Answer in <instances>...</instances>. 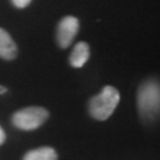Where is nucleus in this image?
Here are the masks:
<instances>
[{
    "label": "nucleus",
    "mask_w": 160,
    "mask_h": 160,
    "mask_svg": "<svg viewBox=\"0 0 160 160\" xmlns=\"http://www.w3.org/2000/svg\"><path fill=\"white\" fill-rule=\"evenodd\" d=\"M120 102V92L112 86H106L89 102V113L94 119L104 121L112 116Z\"/></svg>",
    "instance_id": "nucleus-1"
},
{
    "label": "nucleus",
    "mask_w": 160,
    "mask_h": 160,
    "mask_svg": "<svg viewBox=\"0 0 160 160\" xmlns=\"http://www.w3.org/2000/svg\"><path fill=\"white\" fill-rule=\"evenodd\" d=\"M138 107L145 119H154L159 113V83L154 80L145 82L138 92Z\"/></svg>",
    "instance_id": "nucleus-2"
},
{
    "label": "nucleus",
    "mask_w": 160,
    "mask_h": 160,
    "mask_svg": "<svg viewBox=\"0 0 160 160\" xmlns=\"http://www.w3.org/2000/svg\"><path fill=\"white\" fill-rule=\"evenodd\" d=\"M49 118V112L42 107H28L18 110L12 116L13 125L23 131H33L40 127Z\"/></svg>",
    "instance_id": "nucleus-3"
},
{
    "label": "nucleus",
    "mask_w": 160,
    "mask_h": 160,
    "mask_svg": "<svg viewBox=\"0 0 160 160\" xmlns=\"http://www.w3.org/2000/svg\"><path fill=\"white\" fill-rule=\"evenodd\" d=\"M80 29V23L77 18L72 17V16H67L64 17L59 24H58L57 29V42L58 45L61 48H68L74 38L76 37V34L78 32Z\"/></svg>",
    "instance_id": "nucleus-4"
},
{
    "label": "nucleus",
    "mask_w": 160,
    "mask_h": 160,
    "mask_svg": "<svg viewBox=\"0 0 160 160\" xmlns=\"http://www.w3.org/2000/svg\"><path fill=\"white\" fill-rule=\"evenodd\" d=\"M17 45L7 31L0 28V57L11 61L17 57Z\"/></svg>",
    "instance_id": "nucleus-5"
},
{
    "label": "nucleus",
    "mask_w": 160,
    "mask_h": 160,
    "mask_svg": "<svg viewBox=\"0 0 160 160\" xmlns=\"http://www.w3.org/2000/svg\"><path fill=\"white\" fill-rule=\"evenodd\" d=\"M89 56H90L89 45L84 42H80L74 48L69 58V62L74 68H82L89 59Z\"/></svg>",
    "instance_id": "nucleus-6"
},
{
    "label": "nucleus",
    "mask_w": 160,
    "mask_h": 160,
    "mask_svg": "<svg viewBox=\"0 0 160 160\" xmlns=\"http://www.w3.org/2000/svg\"><path fill=\"white\" fill-rule=\"evenodd\" d=\"M57 153L51 147L31 149L24 155L23 160H57Z\"/></svg>",
    "instance_id": "nucleus-7"
},
{
    "label": "nucleus",
    "mask_w": 160,
    "mask_h": 160,
    "mask_svg": "<svg viewBox=\"0 0 160 160\" xmlns=\"http://www.w3.org/2000/svg\"><path fill=\"white\" fill-rule=\"evenodd\" d=\"M32 0H12V2L14 4V6H17L18 8H24L29 5Z\"/></svg>",
    "instance_id": "nucleus-8"
},
{
    "label": "nucleus",
    "mask_w": 160,
    "mask_h": 160,
    "mask_svg": "<svg viewBox=\"0 0 160 160\" xmlns=\"http://www.w3.org/2000/svg\"><path fill=\"white\" fill-rule=\"evenodd\" d=\"M5 139H6L5 132H4V129L0 127V145H2V143L5 142Z\"/></svg>",
    "instance_id": "nucleus-9"
},
{
    "label": "nucleus",
    "mask_w": 160,
    "mask_h": 160,
    "mask_svg": "<svg viewBox=\"0 0 160 160\" xmlns=\"http://www.w3.org/2000/svg\"><path fill=\"white\" fill-rule=\"evenodd\" d=\"M6 92H7V89H6L5 87L0 86V95H2V94H5Z\"/></svg>",
    "instance_id": "nucleus-10"
}]
</instances>
